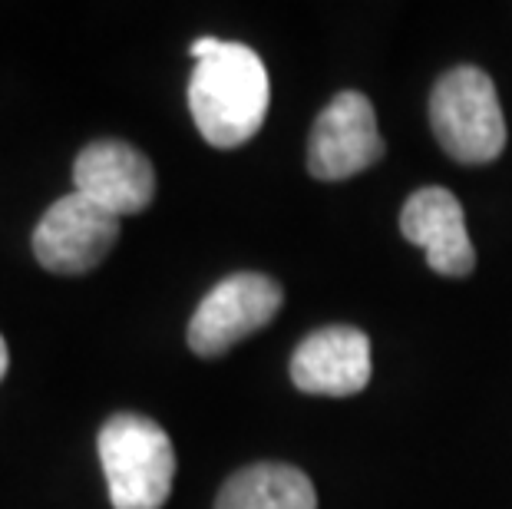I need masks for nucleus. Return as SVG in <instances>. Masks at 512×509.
I'll use <instances>...</instances> for the list:
<instances>
[{
    "label": "nucleus",
    "instance_id": "nucleus-1",
    "mask_svg": "<svg viewBox=\"0 0 512 509\" xmlns=\"http://www.w3.org/2000/svg\"><path fill=\"white\" fill-rule=\"evenodd\" d=\"M189 53L195 57L189 110L205 143L215 149L248 143L265 123L271 103L265 63L245 43H228L219 37L195 40Z\"/></svg>",
    "mask_w": 512,
    "mask_h": 509
},
{
    "label": "nucleus",
    "instance_id": "nucleus-2",
    "mask_svg": "<svg viewBox=\"0 0 512 509\" xmlns=\"http://www.w3.org/2000/svg\"><path fill=\"white\" fill-rule=\"evenodd\" d=\"M100 463L113 509H162L172 493L176 450L156 420L116 414L100 430Z\"/></svg>",
    "mask_w": 512,
    "mask_h": 509
},
{
    "label": "nucleus",
    "instance_id": "nucleus-3",
    "mask_svg": "<svg viewBox=\"0 0 512 509\" xmlns=\"http://www.w3.org/2000/svg\"><path fill=\"white\" fill-rule=\"evenodd\" d=\"M430 123L440 146L456 162L483 166L506 146V119L496 86L479 67H456L430 96Z\"/></svg>",
    "mask_w": 512,
    "mask_h": 509
},
{
    "label": "nucleus",
    "instance_id": "nucleus-4",
    "mask_svg": "<svg viewBox=\"0 0 512 509\" xmlns=\"http://www.w3.org/2000/svg\"><path fill=\"white\" fill-rule=\"evenodd\" d=\"M281 311V288L258 272L228 275L215 285L189 321V348L199 357H219L252 338Z\"/></svg>",
    "mask_w": 512,
    "mask_h": 509
},
{
    "label": "nucleus",
    "instance_id": "nucleus-5",
    "mask_svg": "<svg viewBox=\"0 0 512 509\" xmlns=\"http://www.w3.org/2000/svg\"><path fill=\"white\" fill-rule=\"evenodd\" d=\"M384 159L374 103L364 93H337L314 119L308 139V169L321 182H341Z\"/></svg>",
    "mask_w": 512,
    "mask_h": 509
},
{
    "label": "nucleus",
    "instance_id": "nucleus-6",
    "mask_svg": "<svg viewBox=\"0 0 512 509\" xmlns=\"http://www.w3.org/2000/svg\"><path fill=\"white\" fill-rule=\"evenodd\" d=\"M116 238V215L80 192H70L43 212L34 232V255L53 275H83L113 252Z\"/></svg>",
    "mask_w": 512,
    "mask_h": 509
},
{
    "label": "nucleus",
    "instance_id": "nucleus-7",
    "mask_svg": "<svg viewBox=\"0 0 512 509\" xmlns=\"http://www.w3.org/2000/svg\"><path fill=\"white\" fill-rule=\"evenodd\" d=\"M76 192L96 202L116 219L149 209L156 196V172L152 162L119 139H100L76 156L73 166Z\"/></svg>",
    "mask_w": 512,
    "mask_h": 509
},
{
    "label": "nucleus",
    "instance_id": "nucleus-8",
    "mask_svg": "<svg viewBox=\"0 0 512 509\" xmlns=\"http://www.w3.org/2000/svg\"><path fill=\"white\" fill-rule=\"evenodd\" d=\"M400 232L427 252V265L446 278H463L476 268V252L466 232V215L450 189L427 186L413 192L400 212Z\"/></svg>",
    "mask_w": 512,
    "mask_h": 509
},
{
    "label": "nucleus",
    "instance_id": "nucleus-9",
    "mask_svg": "<svg viewBox=\"0 0 512 509\" xmlns=\"http://www.w3.org/2000/svg\"><path fill=\"white\" fill-rule=\"evenodd\" d=\"M291 381L304 394L351 397L370 381V341L357 328H321L291 357Z\"/></svg>",
    "mask_w": 512,
    "mask_h": 509
},
{
    "label": "nucleus",
    "instance_id": "nucleus-10",
    "mask_svg": "<svg viewBox=\"0 0 512 509\" xmlns=\"http://www.w3.org/2000/svg\"><path fill=\"white\" fill-rule=\"evenodd\" d=\"M215 509H318V493L298 467L255 463L222 486Z\"/></svg>",
    "mask_w": 512,
    "mask_h": 509
},
{
    "label": "nucleus",
    "instance_id": "nucleus-11",
    "mask_svg": "<svg viewBox=\"0 0 512 509\" xmlns=\"http://www.w3.org/2000/svg\"><path fill=\"white\" fill-rule=\"evenodd\" d=\"M7 367H10V354H7V341L0 338V381L7 377Z\"/></svg>",
    "mask_w": 512,
    "mask_h": 509
}]
</instances>
